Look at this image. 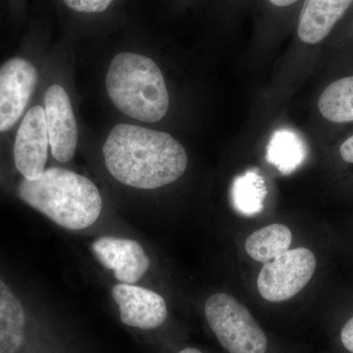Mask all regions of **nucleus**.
Here are the masks:
<instances>
[{
	"label": "nucleus",
	"mask_w": 353,
	"mask_h": 353,
	"mask_svg": "<svg viewBox=\"0 0 353 353\" xmlns=\"http://www.w3.org/2000/svg\"><path fill=\"white\" fill-rule=\"evenodd\" d=\"M102 152L109 173L136 189L164 187L181 178L188 167L187 152L176 139L136 125H116Z\"/></svg>",
	"instance_id": "obj_1"
},
{
	"label": "nucleus",
	"mask_w": 353,
	"mask_h": 353,
	"mask_svg": "<svg viewBox=\"0 0 353 353\" xmlns=\"http://www.w3.org/2000/svg\"><path fill=\"white\" fill-rule=\"evenodd\" d=\"M18 194L28 205L65 229L92 226L101 213L102 199L94 183L59 167L46 169L36 180L23 179Z\"/></svg>",
	"instance_id": "obj_2"
},
{
	"label": "nucleus",
	"mask_w": 353,
	"mask_h": 353,
	"mask_svg": "<svg viewBox=\"0 0 353 353\" xmlns=\"http://www.w3.org/2000/svg\"><path fill=\"white\" fill-rule=\"evenodd\" d=\"M105 85L114 105L134 119L155 123L168 111L170 99L164 77L150 58L132 52L116 55Z\"/></svg>",
	"instance_id": "obj_3"
},
{
	"label": "nucleus",
	"mask_w": 353,
	"mask_h": 353,
	"mask_svg": "<svg viewBox=\"0 0 353 353\" xmlns=\"http://www.w3.org/2000/svg\"><path fill=\"white\" fill-rule=\"evenodd\" d=\"M206 320L225 350L230 353H265L266 336L252 313L227 294H216L206 301Z\"/></svg>",
	"instance_id": "obj_4"
},
{
	"label": "nucleus",
	"mask_w": 353,
	"mask_h": 353,
	"mask_svg": "<svg viewBox=\"0 0 353 353\" xmlns=\"http://www.w3.org/2000/svg\"><path fill=\"white\" fill-rule=\"evenodd\" d=\"M316 259L308 248L289 250L264 263L257 279L260 296L271 303H282L296 296L312 279Z\"/></svg>",
	"instance_id": "obj_5"
},
{
	"label": "nucleus",
	"mask_w": 353,
	"mask_h": 353,
	"mask_svg": "<svg viewBox=\"0 0 353 353\" xmlns=\"http://www.w3.org/2000/svg\"><path fill=\"white\" fill-rule=\"evenodd\" d=\"M38 79L36 67L24 58H12L0 67V132L22 117Z\"/></svg>",
	"instance_id": "obj_6"
},
{
	"label": "nucleus",
	"mask_w": 353,
	"mask_h": 353,
	"mask_svg": "<svg viewBox=\"0 0 353 353\" xmlns=\"http://www.w3.org/2000/svg\"><path fill=\"white\" fill-rule=\"evenodd\" d=\"M48 145L44 109L39 105L34 106L23 118L14 143L15 166L24 179L36 180L43 175Z\"/></svg>",
	"instance_id": "obj_7"
},
{
	"label": "nucleus",
	"mask_w": 353,
	"mask_h": 353,
	"mask_svg": "<svg viewBox=\"0 0 353 353\" xmlns=\"http://www.w3.org/2000/svg\"><path fill=\"white\" fill-rule=\"evenodd\" d=\"M43 109L51 153L57 161L68 162L75 154L78 128L71 101L61 85L48 88Z\"/></svg>",
	"instance_id": "obj_8"
},
{
	"label": "nucleus",
	"mask_w": 353,
	"mask_h": 353,
	"mask_svg": "<svg viewBox=\"0 0 353 353\" xmlns=\"http://www.w3.org/2000/svg\"><path fill=\"white\" fill-rule=\"evenodd\" d=\"M92 252L105 268L123 284L139 282L150 268V259L138 241L129 239L101 236L92 243Z\"/></svg>",
	"instance_id": "obj_9"
},
{
	"label": "nucleus",
	"mask_w": 353,
	"mask_h": 353,
	"mask_svg": "<svg viewBox=\"0 0 353 353\" xmlns=\"http://www.w3.org/2000/svg\"><path fill=\"white\" fill-rule=\"evenodd\" d=\"M112 296L119 306L123 324L143 330L161 326L168 316L163 297L152 290L138 285L118 284L113 288Z\"/></svg>",
	"instance_id": "obj_10"
},
{
	"label": "nucleus",
	"mask_w": 353,
	"mask_h": 353,
	"mask_svg": "<svg viewBox=\"0 0 353 353\" xmlns=\"http://www.w3.org/2000/svg\"><path fill=\"white\" fill-rule=\"evenodd\" d=\"M353 0H306L299 23V37L303 43H321L341 19Z\"/></svg>",
	"instance_id": "obj_11"
},
{
	"label": "nucleus",
	"mask_w": 353,
	"mask_h": 353,
	"mask_svg": "<svg viewBox=\"0 0 353 353\" xmlns=\"http://www.w3.org/2000/svg\"><path fill=\"white\" fill-rule=\"evenodd\" d=\"M25 309L18 296L0 279V353H18L25 343Z\"/></svg>",
	"instance_id": "obj_12"
},
{
	"label": "nucleus",
	"mask_w": 353,
	"mask_h": 353,
	"mask_svg": "<svg viewBox=\"0 0 353 353\" xmlns=\"http://www.w3.org/2000/svg\"><path fill=\"white\" fill-rule=\"evenodd\" d=\"M292 234L285 225L272 224L250 234L245 241V252L255 261L267 263L288 252Z\"/></svg>",
	"instance_id": "obj_13"
},
{
	"label": "nucleus",
	"mask_w": 353,
	"mask_h": 353,
	"mask_svg": "<svg viewBox=\"0 0 353 353\" xmlns=\"http://www.w3.org/2000/svg\"><path fill=\"white\" fill-rule=\"evenodd\" d=\"M318 109L330 122H353V76L330 83L320 95Z\"/></svg>",
	"instance_id": "obj_14"
},
{
	"label": "nucleus",
	"mask_w": 353,
	"mask_h": 353,
	"mask_svg": "<svg viewBox=\"0 0 353 353\" xmlns=\"http://www.w3.org/2000/svg\"><path fill=\"white\" fill-rule=\"evenodd\" d=\"M306 150L303 139L290 130H280L272 136L267 146V160L281 173L296 170L305 159Z\"/></svg>",
	"instance_id": "obj_15"
},
{
	"label": "nucleus",
	"mask_w": 353,
	"mask_h": 353,
	"mask_svg": "<svg viewBox=\"0 0 353 353\" xmlns=\"http://www.w3.org/2000/svg\"><path fill=\"white\" fill-rule=\"evenodd\" d=\"M267 196L263 176L255 171H248L234 179L232 187V201L234 209L245 216L261 212Z\"/></svg>",
	"instance_id": "obj_16"
},
{
	"label": "nucleus",
	"mask_w": 353,
	"mask_h": 353,
	"mask_svg": "<svg viewBox=\"0 0 353 353\" xmlns=\"http://www.w3.org/2000/svg\"><path fill=\"white\" fill-rule=\"evenodd\" d=\"M69 8L77 12L99 13L108 8L114 0H63Z\"/></svg>",
	"instance_id": "obj_17"
},
{
	"label": "nucleus",
	"mask_w": 353,
	"mask_h": 353,
	"mask_svg": "<svg viewBox=\"0 0 353 353\" xmlns=\"http://www.w3.org/2000/svg\"><path fill=\"white\" fill-rule=\"evenodd\" d=\"M341 339L345 347L353 353V317L341 330Z\"/></svg>",
	"instance_id": "obj_18"
},
{
	"label": "nucleus",
	"mask_w": 353,
	"mask_h": 353,
	"mask_svg": "<svg viewBox=\"0 0 353 353\" xmlns=\"http://www.w3.org/2000/svg\"><path fill=\"white\" fill-rule=\"evenodd\" d=\"M340 153L345 162L353 164V134L341 145Z\"/></svg>",
	"instance_id": "obj_19"
},
{
	"label": "nucleus",
	"mask_w": 353,
	"mask_h": 353,
	"mask_svg": "<svg viewBox=\"0 0 353 353\" xmlns=\"http://www.w3.org/2000/svg\"><path fill=\"white\" fill-rule=\"evenodd\" d=\"M272 4L279 7H285L296 3L297 0H269Z\"/></svg>",
	"instance_id": "obj_20"
},
{
	"label": "nucleus",
	"mask_w": 353,
	"mask_h": 353,
	"mask_svg": "<svg viewBox=\"0 0 353 353\" xmlns=\"http://www.w3.org/2000/svg\"><path fill=\"white\" fill-rule=\"evenodd\" d=\"M179 353H202L201 350H196V348L194 347H188L183 350L182 352Z\"/></svg>",
	"instance_id": "obj_21"
}]
</instances>
